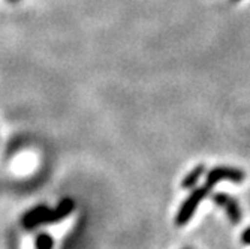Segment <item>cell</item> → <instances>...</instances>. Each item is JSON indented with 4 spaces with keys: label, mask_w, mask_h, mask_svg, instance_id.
Here are the masks:
<instances>
[{
    "label": "cell",
    "mask_w": 250,
    "mask_h": 249,
    "mask_svg": "<svg viewBox=\"0 0 250 249\" xmlns=\"http://www.w3.org/2000/svg\"><path fill=\"white\" fill-rule=\"evenodd\" d=\"M211 188L213 186H210L208 183H204L201 186H195L190 191V194L188 195V198L183 201V204L180 206V209L177 212L175 225H178V227H183V225H186L192 219V216L195 215L196 209L201 204V201L210 194Z\"/></svg>",
    "instance_id": "cell-1"
},
{
    "label": "cell",
    "mask_w": 250,
    "mask_h": 249,
    "mask_svg": "<svg viewBox=\"0 0 250 249\" xmlns=\"http://www.w3.org/2000/svg\"><path fill=\"white\" fill-rule=\"evenodd\" d=\"M246 179V173L234 168V167H226V165H220V167H214L207 173V179L206 183H208L210 186H214L220 182H231V183H241Z\"/></svg>",
    "instance_id": "cell-2"
},
{
    "label": "cell",
    "mask_w": 250,
    "mask_h": 249,
    "mask_svg": "<svg viewBox=\"0 0 250 249\" xmlns=\"http://www.w3.org/2000/svg\"><path fill=\"white\" fill-rule=\"evenodd\" d=\"M213 203L216 206L222 207L228 216V219L232 222V224H240L241 219H243V210L238 204V201L232 197V195H228L225 192H216L213 194L211 197Z\"/></svg>",
    "instance_id": "cell-3"
},
{
    "label": "cell",
    "mask_w": 250,
    "mask_h": 249,
    "mask_svg": "<svg viewBox=\"0 0 250 249\" xmlns=\"http://www.w3.org/2000/svg\"><path fill=\"white\" fill-rule=\"evenodd\" d=\"M75 210V201L72 198H64L62 200L56 209H50L48 213L42 218V224H54L62 219H64L71 212Z\"/></svg>",
    "instance_id": "cell-4"
},
{
    "label": "cell",
    "mask_w": 250,
    "mask_h": 249,
    "mask_svg": "<svg viewBox=\"0 0 250 249\" xmlns=\"http://www.w3.org/2000/svg\"><path fill=\"white\" fill-rule=\"evenodd\" d=\"M50 207L48 206H36L32 210H29L27 213H24L21 219V227L24 230H35L39 225H42V218L48 213Z\"/></svg>",
    "instance_id": "cell-5"
},
{
    "label": "cell",
    "mask_w": 250,
    "mask_h": 249,
    "mask_svg": "<svg viewBox=\"0 0 250 249\" xmlns=\"http://www.w3.org/2000/svg\"><path fill=\"white\" fill-rule=\"evenodd\" d=\"M204 173H206V165H204V164H199V165L193 167V168L185 176V179L181 180V188H183V189H193V188L198 185L199 179L202 177Z\"/></svg>",
    "instance_id": "cell-6"
},
{
    "label": "cell",
    "mask_w": 250,
    "mask_h": 249,
    "mask_svg": "<svg viewBox=\"0 0 250 249\" xmlns=\"http://www.w3.org/2000/svg\"><path fill=\"white\" fill-rule=\"evenodd\" d=\"M53 245H54V240L47 233H41L35 240L36 249H53Z\"/></svg>",
    "instance_id": "cell-7"
},
{
    "label": "cell",
    "mask_w": 250,
    "mask_h": 249,
    "mask_svg": "<svg viewBox=\"0 0 250 249\" xmlns=\"http://www.w3.org/2000/svg\"><path fill=\"white\" fill-rule=\"evenodd\" d=\"M241 242L244 245H250V227H247L243 233H241Z\"/></svg>",
    "instance_id": "cell-8"
},
{
    "label": "cell",
    "mask_w": 250,
    "mask_h": 249,
    "mask_svg": "<svg viewBox=\"0 0 250 249\" xmlns=\"http://www.w3.org/2000/svg\"><path fill=\"white\" fill-rule=\"evenodd\" d=\"M8 2H11V3H18L20 0H8Z\"/></svg>",
    "instance_id": "cell-9"
},
{
    "label": "cell",
    "mask_w": 250,
    "mask_h": 249,
    "mask_svg": "<svg viewBox=\"0 0 250 249\" xmlns=\"http://www.w3.org/2000/svg\"><path fill=\"white\" fill-rule=\"evenodd\" d=\"M188 249H189V248H188Z\"/></svg>",
    "instance_id": "cell-10"
}]
</instances>
